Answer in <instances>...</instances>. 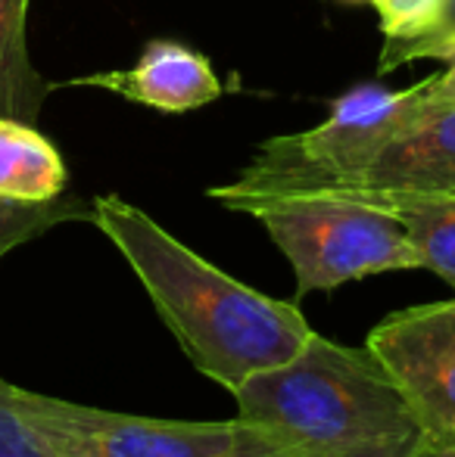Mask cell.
Instances as JSON below:
<instances>
[{
	"instance_id": "obj_8",
	"label": "cell",
	"mask_w": 455,
	"mask_h": 457,
	"mask_svg": "<svg viewBox=\"0 0 455 457\" xmlns=\"http://www.w3.org/2000/svg\"><path fill=\"white\" fill-rule=\"evenodd\" d=\"M66 87H97L159 112H190L222 94L213 62L178 41H150L131 69L69 79Z\"/></svg>"
},
{
	"instance_id": "obj_19",
	"label": "cell",
	"mask_w": 455,
	"mask_h": 457,
	"mask_svg": "<svg viewBox=\"0 0 455 457\" xmlns=\"http://www.w3.org/2000/svg\"><path fill=\"white\" fill-rule=\"evenodd\" d=\"M443 196H455V190H450V193H443Z\"/></svg>"
},
{
	"instance_id": "obj_4",
	"label": "cell",
	"mask_w": 455,
	"mask_h": 457,
	"mask_svg": "<svg viewBox=\"0 0 455 457\" xmlns=\"http://www.w3.org/2000/svg\"><path fill=\"white\" fill-rule=\"evenodd\" d=\"M253 215L287 255L297 295L331 293L350 280L418 271L421 255L400 215L337 193H278L231 205Z\"/></svg>"
},
{
	"instance_id": "obj_14",
	"label": "cell",
	"mask_w": 455,
	"mask_h": 457,
	"mask_svg": "<svg viewBox=\"0 0 455 457\" xmlns=\"http://www.w3.org/2000/svg\"><path fill=\"white\" fill-rule=\"evenodd\" d=\"M387 41H415L440 22L446 0H375Z\"/></svg>"
},
{
	"instance_id": "obj_17",
	"label": "cell",
	"mask_w": 455,
	"mask_h": 457,
	"mask_svg": "<svg viewBox=\"0 0 455 457\" xmlns=\"http://www.w3.org/2000/svg\"><path fill=\"white\" fill-rule=\"evenodd\" d=\"M409 457H455V445H434V442H421Z\"/></svg>"
},
{
	"instance_id": "obj_2",
	"label": "cell",
	"mask_w": 455,
	"mask_h": 457,
	"mask_svg": "<svg viewBox=\"0 0 455 457\" xmlns=\"http://www.w3.org/2000/svg\"><path fill=\"white\" fill-rule=\"evenodd\" d=\"M237 417L272 427L291 445L331 457H409L425 442L400 386L368 349L312 333L287 364L249 377Z\"/></svg>"
},
{
	"instance_id": "obj_1",
	"label": "cell",
	"mask_w": 455,
	"mask_h": 457,
	"mask_svg": "<svg viewBox=\"0 0 455 457\" xmlns=\"http://www.w3.org/2000/svg\"><path fill=\"white\" fill-rule=\"evenodd\" d=\"M94 224L119 249L190 364L237 392L249 377L287 364L316 330L281 302L215 268L153 215L106 193L91 199Z\"/></svg>"
},
{
	"instance_id": "obj_15",
	"label": "cell",
	"mask_w": 455,
	"mask_h": 457,
	"mask_svg": "<svg viewBox=\"0 0 455 457\" xmlns=\"http://www.w3.org/2000/svg\"><path fill=\"white\" fill-rule=\"evenodd\" d=\"M0 457H54L47 442L19 411L16 386L6 379H0Z\"/></svg>"
},
{
	"instance_id": "obj_10",
	"label": "cell",
	"mask_w": 455,
	"mask_h": 457,
	"mask_svg": "<svg viewBox=\"0 0 455 457\" xmlns=\"http://www.w3.org/2000/svg\"><path fill=\"white\" fill-rule=\"evenodd\" d=\"M29 4L31 0H0V119L35 125L54 85L29 56Z\"/></svg>"
},
{
	"instance_id": "obj_6",
	"label": "cell",
	"mask_w": 455,
	"mask_h": 457,
	"mask_svg": "<svg viewBox=\"0 0 455 457\" xmlns=\"http://www.w3.org/2000/svg\"><path fill=\"white\" fill-rule=\"evenodd\" d=\"M377 358L434 445H455V299L412 305L371 327Z\"/></svg>"
},
{
	"instance_id": "obj_18",
	"label": "cell",
	"mask_w": 455,
	"mask_h": 457,
	"mask_svg": "<svg viewBox=\"0 0 455 457\" xmlns=\"http://www.w3.org/2000/svg\"><path fill=\"white\" fill-rule=\"evenodd\" d=\"M268 457H331V454H318V452H291V454H268Z\"/></svg>"
},
{
	"instance_id": "obj_13",
	"label": "cell",
	"mask_w": 455,
	"mask_h": 457,
	"mask_svg": "<svg viewBox=\"0 0 455 457\" xmlns=\"http://www.w3.org/2000/svg\"><path fill=\"white\" fill-rule=\"evenodd\" d=\"M450 47H455V0H446L440 22L425 37H415V41H383L377 75H390L393 69L415 60H440Z\"/></svg>"
},
{
	"instance_id": "obj_20",
	"label": "cell",
	"mask_w": 455,
	"mask_h": 457,
	"mask_svg": "<svg viewBox=\"0 0 455 457\" xmlns=\"http://www.w3.org/2000/svg\"><path fill=\"white\" fill-rule=\"evenodd\" d=\"M362 4H375V0H362Z\"/></svg>"
},
{
	"instance_id": "obj_11",
	"label": "cell",
	"mask_w": 455,
	"mask_h": 457,
	"mask_svg": "<svg viewBox=\"0 0 455 457\" xmlns=\"http://www.w3.org/2000/svg\"><path fill=\"white\" fill-rule=\"evenodd\" d=\"M381 209L402 218L421 255V268L443 277L455 289V196L390 199Z\"/></svg>"
},
{
	"instance_id": "obj_9",
	"label": "cell",
	"mask_w": 455,
	"mask_h": 457,
	"mask_svg": "<svg viewBox=\"0 0 455 457\" xmlns=\"http://www.w3.org/2000/svg\"><path fill=\"white\" fill-rule=\"evenodd\" d=\"M69 171L63 156L35 125L0 119V196L47 203L63 196Z\"/></svg>"
},
{
	"instance_id": "obj_7",
	"label": "cell",
	"mask_w": 455,
	"mask_h": 457,
	"mask_svg": "<svg viewBox=\"0 0 455 457\" xmlns=\"http://www.w3.org/2000/svg\"><path fill=\"white\" fill-rule=\"evenodd\" d=\"M455 190V103L437 109L371 159L358 175L312 193H337L368 205L390 199L443 196Z\"/></svg>"
},
{
	"instance_id": "obj_12",
	"label": "cell",
	"mask_w": 455,
	"mask_h": 457,
	"mask_svg": "<svg viewBox=\"0 0 455 457\" xmlns=\"http://www.w3.org/2000/svg\"><path fill=\"white\" fill-rule=\"evenodd\" d=\"M66 221H94V205L79 196H56L47 203L0 196V259Z\"/></svg>"
},
{
	"instance_id": "obj_16",
	"label": "cell",
	"mask_w": 455,
	"mask_h": 457,
	"mask_svg": "<svg viewBox=\"0 0 455 457\" xmlns=\"http://www.w3.org/2000/svg\"><path fill=\"white\" fill-rule=\"evenodd\" d=\"M440 60L446 62V69L437 72V91H440V100L450 106V103H455V47L446 50Z\"/></svg>"
},
{
	"instance_id": "obj_3",
	"label": "cell",
	"mask_w": 455,
	"mask_h": 457,
	"mask_svg": "<svg viewBox=\"0 0 455 457\" xmlns=\"http://www.w3.org/2000/svg\"><path fill=\"white\" fill-rule=\"evenodd\" d=\"M443 106L437 75H427L402 91H387L375 81L358 85L334 100L322 125L268 137L234 181L209 187V199L231 209L240 199L312 193L341 184Z\"/></svg>"
},
{
	"instance_id": "obj_5",
	"label": "cell",
	"mask_w": 455,
	"mask_h": 457,
	"mask_svg": "<svg viewBox=\"0 0 455 457\" xmlns=\"http://www.w3.org/2000/svg\"><path fill=\"white\" fill-rule=\"evenodd\" d=\"M25 420L54 457H268L303 448L247 417L231 420H165L75 404L16 386Z\"/></svg>"
}]
</instances>
